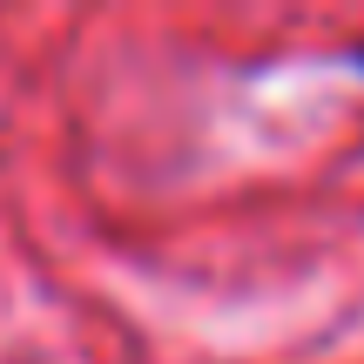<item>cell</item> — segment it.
Wrapping results in <instances>:
<instances>
[{"mask_svg":"<svg viewBox=\"0 0 364 364\" xmlns=\"http://www.w3.org/2000/svg\"><path fill=\"white\" fill-rule=\"evenodd\" d=\"M351 61H358V75H364V48H358V54H351Z\"/></svg>","mask_w":364,"mask_h":364,"instance_id":"1","label":"cell"}]
</instances>
